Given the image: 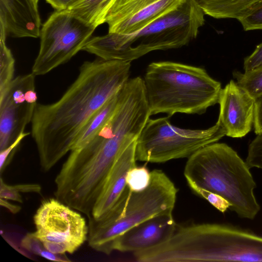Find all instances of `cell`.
Masks as SVG:
<instances>
[{
  "label": "cell",
  "instance_id": "32",
  "mask_svg": "<svg viewBox=\"0 0 262 262\" xmlns=\"http://www.w3.org/2000/svg\"><path fill=\"white\" fill-rule=\"evenodd\" d=\"M0 205L1 206L7 208L13 214L17 213L21 209L20 206L14 205L8 201V200L2 198H0Z\"/></svg>",
  "mask_w": 262,
  "mask_h": 262
},
{
  "label": "cell",
  "instance_id": "15",
  "mask_svg": "<svg viewBox=\"0 0 262 262\" xmlns=\"http://www.w3.org/2000/svg\"><path fill=\"white\" fill-rule=\"evenodd\" d=\"M136 140L124 149L113 165L90 215L95 219L105 215L114 206L125 189L127 173L136 165Z\"/></svg>",
  "mask_w": 262,
  "mask_h": 262
},
{
  "label": "cell",
  "instance_id": "7",
  "mask_svg": "<svg viewBox=\"0 0 262 262\" xmlns=\"http://www.w3.org/2000/svg\"><path fill=\"white\" fill-rule=\"evenodd\" d=\"M169 118L148 119L136 140V160L162 163L189 158L226 136L217 122L205 129H186L173 125Z\"/></svg>",
  "mask_w": 262,
  "mask_h": 262
},
{
  "label": "cell",
  "instance_id": "18",
  "mask_svg": "<svg viewBox=\"0 0 262 262\" xmlns=\"http://www.w3.org/2000/svg\"><path fill=\"white\" fill-rule=\"evenodd\" d=\"M120 91L110 98L87 123L77 137L72 150L84 145L106 123L119 105Z\"/></svg>",
  "mask_w": 262,
  "mask_h": 262
},
{
  "label": "cell",
  "instance_id": "33",
  "mask_svg": "<svg viewBox=\"0 0 262 262\" xmlns=\"http://www.w3.org/2000/svg\"><path fill=\"white\" fill-rule=\"evenodd\" d=\"M37 2H38L39 0H36Z\"/></svg>",
  "mask_w": 262,
  "mask_h": 262
},
{
  "label": "cell",
  "instance_id": "19",
  "mask_svg": "<svg viewBox=\"0 0 262 262\" xmlns=\"http://www.w3.org/2000/svg\"><path fill=\"white\" fill-rule=\"evenodd\" d=\"M237 83L254 98L262 94V66L249 72H233Z\"/></svg>",
  "mask_w": 262,
  "mask_h": 262
},
{
  "label": "cell",
  "instance_id": "30",
  "mask_svg": "<svg viewBox=\"0 0 262 262\" xmlns=\"http://www.w3.org/2000/svg\"><path fill=\"white\" fill-rule=\"evenodd\" d=\"M11 187L19 193H36L41 194V187L37 184H23L11 185Z\"/></svg>",
  "mask_w": 262,
  "mask_h": 262
},
{
  "label": "cell",
  "instance_id": "20",
  "mask_svg": "<svg viewBox=\"0 0 262 262\" xmlns=\"http://www.w3.org/2000/svg\"><path fill=\"white\" fill-rule=\"evenodd\" d=\"M15 60L6 43V38H0V93L14 79Z\"/></svg>",
  "mask_w": 262,
  "mask_h": 262
},
{
  "label": "cell",
  "instance_id": "27",
  "mask_svg": "<svg viewBox=\"0 0 262 262\" xmlns=\"http://www.w3.org/2000/svg\"><path fill=\"white\" fill-rule=\"evenodd\" d=\"M262 66V42L258 45L252 53L244 61L245 72L252 71Z\"/></svg>",
  "mask_w": 262,
  "mask_h": 262
},
{
  "label": "cell",
  "instance_id": "28",
  "mask_svg": "<svg viewBox=\"0 0 262 262\" xmlns=\"http://www.w3.org/2000/svg\"><path fill=\"white\" fill-rule=\"evenodd\" d=\"M0 198L23 203V199L20 193L14 190L10 185L7 184L3 180L0 179Z\"/></svg>",
  "mask_w": 262,
  "mask_h": 262
},
{
  "label": "cell",
  "instance_id": "5",
  "mask_svg": "<svg viewBox=\"0 0 262 262\" xmlns=\"http://www.w3.org/2000/svg\"><path fill=\"white\" fill-rule=\"evenodd\" d=\"M184 174L187 182L225 198L230 204L229 209L241 218L253 220L260 210L250 167L225 143H212L193 154Z\"/></svg>",
  "mask_w": 262,
  "mask_h": 262
},
{
  "label": "cell",
  "instance_id": "31",
  "mask_svg": "<svg viewBox=\"0 0 262 262\" xmlns=\"http://www.w3.org/2000/svg\"><path fill=\"white\" fill-rule=\"evenodd\" d=\"M74 0H46L56 10H67Z\"/></svg>",
  "mask_w": 262,
  "mask_h": 262
},
{
  "label": "cell",
  "instance_id": "22",
  "mask_svg": "<svg viewBox=\"0 0 262 262\" xmlns=\"http://www.w3.org/2000/svg\"><path fill=\"white\" fill-rule=\"evenodd\" d=\"M190 188L198 195L206 200L211 205L224 213L230 207V204L219 194L202 188L191 182H187Z\"/></svg>",
  "mask_w": 262,
  "mask_h": 262
},
{
  "label": "cell",
  "instance_id": "1",
  "mask_svg": "<svg viewBox=\"0 0 262 262\" xmlns=\"http://www.w3.org/2000/svg\"><path fill=\"white\" fill-rule=\"evenodd\" d=\"M130 69V62L100 58L84 61L57 101L37 103L31 134L44 171L73 149L87 123L129 80Z\"/></svg>",
  "mask_w": 262,
  "mask_h": 262
},
{
  "label": "cell",
  "instance_id": "25",
  "mask_svg": "<svg viewBox=\"0 0 262 262\" xmlns=\"http://www.w3.org/2000/svg\"><path fill=\"white\" fill-rule=\"evenodd\" d=\"M20 245L29 252L40 256L46 249L42 242L33 233H28L21 239Z\"/></svg>",
  "mask_w": 262,
  "mask_h": 262
},
{
  "label": "cell",
  "instance_id": "4",
  "mask_svg": "<svg viewBox=\"0 0 262 262\" xmlns=\"http://www.w3.org/2000/svg\"><path fill=\"white\" fill-rule=\"evenodd\" d=\"M143 79L150 115L204 114L222 89L204 68L172 61L150 63Z\"/></svg>",
  "mask_w": 262,
  "mask_h": 262
},
{
  "label": "cell",
  "instance_id": "3",
  "mask_svg": "<svg viewBox=\"0 0 262 262\" xmlns=\"http://www.w3.org/2000/svg\"><path fill=\"white\" fill-rule=\"evenodd\" d=\"M204 15L194 1L186 0L133 34L91 37L82 51L105 60L131 62L153 51L179 48L196 38Z\"/></svg>",
  "mask_w": 262,
  "mask_h": 262
},
{
  "label": "cell",
  "instance_id": "17",
  "mask_svg": "<svg viewBox=\"0 0 262 262\" xmlns=\"http://www.w3.org/2000/svg\"><path fill=\"white\" fill-rule=\"evenodd\" d=\"M116 0H74L68 10L96 28L105 23L108 11Z\"/></svg>",
  "mask_w": 262,
  "mask_h": 262
},
{
  "label": "cell",
  "instance_id": "12",
  "mask_svg": "<svg viewBox=\"0 0 262 262\" xmlns=\"http://www.w3.org/2000/svg\"><path fill=\"white\" fill-rule=\"evenodd\" d=\"M219 103L217 122L225 135L234 138L244 137L253 126L255 100L236 82L231 80L222 89Z\"/></svg>",
  "mask_w": 262,
  "mask_h": 262
},
{
  "label": "cell",
  "instance_id": "16",
  "mask_svg": "<svg viewBox=\"0 0 262 262\" xmlns=\"http://www.w3.org/2000/svg\"><path fill=\"white\" fill-rule=\"evenodd\" d=\"M205 14L215 18L239 20L261 0H192Z\"/></svg>",
  "mask_w": 262,
  "mask_h": 262
},
{
  "label": "cell",
  "instance_id": "23",
  "mask_svg": "<svg viewBox=\"0 0 262 262\" xmlns=\"http://www.w3.org/2000/svg\"><path fill=\"white\" fill-rule=\"evenodd\" d=\"M246 162L250 168L262 169V132L250 143Z\"/></svg>",
  "mask_w": 262,
  "mask_h": 262
},
{
  "label": "cell",
  "instance_id": "13",
  "mask_svg": "<svg viewBox=\"0 0 262 262\" xmlns=\"http://www.w3.org/2000/svg\"><path fill=\"white\" fill-rule=\"evenodd\" d=\"M176 226L172 213L157 215L120 235L114 243L113 251L134 253L154 247L168 239Z\"/></svg>",
  "mask_w": 262,
  "mask_h": 262
},
{
  "label": "cell",
  "instance_id": "9",
  "mask_svg": "<svg viewBox=\"0 0 262 262\" xmlns=\"http://www.w3.org/2000/svg\"><path fill=\"white\" fill-rule=\"evenodd\" d=\"M33 220L36 230L33 234L52 253L73 254L88 240L84 218L56 198L43 201Z\"/></svg>",
  "mask_w": 262,
  "mask_h": 262
},
{
  "label": "cell",
  "instance_id": "14",
  "mask_svg": "<svg viewBox=\"0 0 262 262\" xmlns=\"http://www.w3.org/2000/svg\"><path fill=\"white\" fill-rule=\"evenodd\" d=\"M0 32L13 37L40 36L41 19L36 0H0Z\"/></svg>",
  "mask_w": 262,
  "mask_h": 262
},
{
  "label": "cell",
  "instance_id": "10",
  "mask_svg": "<svg viewBox=\"0 0 262 262\" xmlns=\"http://www.w3.org/2000/svg\"><path fill=\"white\" fill-rule=\"evenodd\" d=\"M35 75H19L0 93V151L10 145L31 122L37 105Z\"/></svg>",
  "mask_w": 262,
  "mask_h": 262
},
{
  "label": "cell",
  "instance_id": "6",
  "mask_svg": "<svg viewBox=\"0 0 262 262\" xmlns=\"http://www.w3.org/2000/svg\"><path fill=\"white\" fill-rule=\"evenodd\" d=\"M148 187L133 192L126 186L114 206L103 216H88L89 245L96 251L110 254L116 239L127 230L157 215L172 213L178 189L161 170L150 172Z\"/></svg>",
  "mask_w": 262,
  "mask_h": 262
},
{
  "label": "cell",
  "instance_id": "26",
  "mask_svg": "<svg viewBox=\"0 0 262 262\" xmlns=\"http://www.w3.org/2000/svg\"><path fill=\"white\" fill-rule=\"evenodd\" d=\"M29 132L22 133L10 145L0 151V170L2 172L8 161L12 157L22 140L29 136Z\"/></svg>",
  "mask_w": 262,
  "mask_h": 262
},
{
  "label": "cell",
  "instance_id": "2",
  "mask_svg": "<svg viewBox=\"0 0 262 262\" xmlns=\"http://www.w3.org/2000/svg\"><path fill=\"white\" fill-rule=\"evenodd\" d=\"M149 256L153 262H262V236L226 224H177Z\"/></svg>",
  "mask_w": 262,
  "mask_h": 262
},
{
  "label": "cell",
  "instance_id": "29",
  "mask_svg": "<svg viewBox=\"0 0 262 262\" xmlns=\"http://www.w3.org/2000/svg\"><path fill=\"white\" fill-rule=\"evenodd\" d=\"M255 113L253 126L257 135L262 132V94L254 98Z\"/></svg>",
  "mask_w": 262,
  "mask_h": 262
},
{
  "label": "cell",
  "instance_id": "11",
  "mask_svg": "<svg viewBox=\"0 0 262 262\" xmlns=\"http://www.w3.org/2000/svg\"><path fill=\"white\" fill-rule=\"evenodd\" d=\"M186 0H116L106 16L108 33L137 32Z\"/></svg>",
  "mask_w": 262,
  "mask_h": 262
},
{
  "label": "cell",
  "instance_id": "8",
  "mask_svg": "<svg viewBox=\"0 0 262 262\" xmlns=\"http://www.w3.org/2000/svg\"><path fill=\"white\" fill-rule=\"evenodd\" d=\"M95 29L68 10H56L41 28L39 50L32 73L43 75L68 62L82 50Z\"/></svg>",
  "mask_w": 262,
  "mask_h": 262
},
{
  "label": "cell",
  "instance_id": "21",
  "mask_svg": "<svg viewBox=\"0 0 262 262\" xmlns=\"http://www.w3.org/2000/svg\"><path fill=\"white\" fill-rule=\"evenodd\" d=\"M150 179V172L145 166L138 167L136 165L127 173L126 186L133 192L142 191L148 187Z\"/></svg>",
  "mask_w": 262,
  "mask_h": 262
},
{
  "label": "cell",
  "instance_id": "24",
  "mask_svg": "<svg viewBox=\"0 0 262 262\" xmlns=\"http://www.w3.org/2000/svg\"><path fill=\"white\" fill-rule=\"evenodd\" d=\"M245 31L262 29V0L238 20Z\"/></svg>",
  "mask_w": 262,
  "mask_h": 262
}]
</instances>
